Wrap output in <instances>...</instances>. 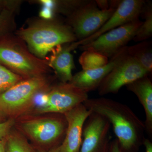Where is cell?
Returning <instances> with one entry per match:
<instances>
[{
	"label": "cell",
	"instance_id": "8992f818",
	"mask_svg": "<svg viewBox=\"0 0 152 152\" xmlns=\"http://www.w3.org/2000/svg\"><path fill=\"white\" fill-rule=\"evenodd\" d=\"M87 93L68 83L52 85L42 94V102L35 109L36 114H64L88 99Z\"/></svg>",
	"mask_w": 152,
	"mask_h": 152
},
{
	"label": "cell",
	"instance_id": "83f0119b",
	"mask_svg": "<svg viewBox=\"0 0 152 152\" xmlns=\"http://www.w3.org/2000/svg\"><path fill=\"white\" fill-rule=\"evenodd\" d=\"M143 145L145 147V152H152V142L151 140L145 138Z\"/></svg>",
	"mask_w": 152,
	"mask_h": 152
},
{
	"label": "cell",
	"instance_id": "4fadbf2b",
	"mask_svg": "<svg viewBox=\"0 0 152 152\" xmlns=\"http://www.w3.org/2000/svg\"><path fill=\"white\" fill-rule=\"evenodd\" d=\"M128 46L122 49L111 58L108 63L102 67L82 70L73 75L69 83L87 93L97 89L107 75L120 61L128 54Z\"/></svg>",
	"mask_w": 152,
	"mask_h": 152
},
{
	"label": "cell",
	"instance_id": "5bb4252c",
	"mask_svg": "<svg viewBox=\"0 0 152 152\" xmlns=\"http://www.w3.org/2000/svg\"><path fill=\"white\" fill-rule=\"evenodd\" d=\"M77 48L75 42L60 45L52 50L48 59L49 66L62 83L70 82L72 78V70L75 65L71 52Z\"/></svg>",
	"mask_w": 152,
	"mask_h": 152
},
{
	"label": "cell",
	"instance_id": "30bf717a",
	"mask_svg": "<svg viewBox=\"0 0 152 152\" xmlns=\"http://www.w3.org/2000/svg\"><path fill=\"white\" fill-rule=\"evenodd\" d=\"M111 126L104 117L92 112L84 124L79 152H108L111 141Z\"/></svg>",
	"mask_w": 152,
	"mask_h": 152
},
{
	"label": "cell",
	"instance_id": "603a6c76",
	"mask_svg": "<svg viewBox=\"0 0 152 152\" xmlns=\"http://www.w3.org/2000/svg\"><path fill=\"white\" fill-rule=\"evenodd\" d=\"M16 120L8 119L0 123V141L6 138L15 125Z\"/></svg>",
	"mask_w": 152,
	"mask_h": 152
},
{
	"label": "cell",
	"instance_id": "5b68a950",
	"mask_svg": "<svg viewBox=\"0 0 152 152\" xmlns=\"http://www.w3.org/2000/svg\"><path fill=\"white\" fill-rule=\"evenodd\" d=\"M19 127L24 136L37 145L58 147L65 136L67 122L64 114H52L23 120Z\"/></svg>",
	"mask_w": 152,
	"mask_h": 152
},
{
	"label": "cell",
	"instance_id": "4316f807",
	"mask_svg": "<svg viewBox=\"0 0 152 152\" xmlns=\"http://www.w3.org/2000/svg\"><path fill=\"white\" fill-rule=\"evenodd\" d=\"M96 4L98 8L101 10H107L110 9V2L107 0H96Z\"/></svg>",
	"mask_w": 152,
	"mask_h": 152
},
{
	"label": "cell",
	"instance_id": "8fae6325",
	"mask_svg": "<svg viewBox=\"0 0 152 152\" xmlns=\"http://www.w3.org/2000/svg\"><path fill=\"white\" fill-rule=\"evenodd\" d=\"M145 1L143 0L121 1L116 10L110 18L92 35L75 42L77 48L88 43L109 31L139 19Z\"/></svg>",
	"mask_w": 152,
	"mask_h": 152
},
{
	"label": "cell",
	"instance_id": "44dd1931",
	"mask_svg": "<svg viewBox=\"0 0 152 152\" xmlns=\"http://www.w3.org/2000/svg\"><path fill=\"white\" fill-rule=\"evenodd\" d=\"M87 1L88 0H53V11L55 15L61 14L66 17Z\"/></svg>",
	"mask_w": 152,
	"mask_h": 152
},
{
	"label": "cell",
	"instance_id": "4dcf8cb0",
	"mask_svg": "<svg viewBox=\"0 0 152 152\" xmlns=\"http://www.w3.org/2000/svg\"><path fill=\"white\" fill-rule=\"evenodd\" d=\"M7 120V119L5 118H4V117L0 115V123H2L3 122L5 121H6Z\"/></svg>",
	"mask_w": 152,
	"mask_h": 152
},
{
	"label": "cell",
	"instance_id": "cb8c5ba5",
	"mask_svg": "<svg viewBox=\"0 0 152 152\" xmlns=\"http://www.w3.org/2000/svg\"><path fill=\"white\" fill-rule=\"evenodd\" d=\"M39 14V17L44 19H51L56 16L52 8L45 6H42Z\"/></svg>",
	"mask_w": 152,
	"mask_h": 152
},
{
	"label": "cell",
	"instance_id": "d6986e66",
	"mask_svg": "<svg viewBox=\"0 0 152 152\" xmlns=\"http://www.w3.org/2000/svg\"><path fill=\"white\" fill-rule=\"evenodd\" d=\"M145 21L139 28L133 40L136 42L147 40L152 36V5L151 2H145L142 9Z\"/></svg>",
	"mask_w": 152,
	"mask_h": 152
},
{
	"label": "cell",
	"instance_id": "52a82bcc",
	"mask_svg": "<svg viewBox=\"0 0 152 152\" xmlns=\"http://www.w3.org/2000/svg\"><path fill=\"white\" fill-rule=\"evenodd\" d=\"M116 9L101 10L98 8L96 1L88 0L66 17L64 21L72 30L77 41H80L99 29Z\"/></svg>",
	"mask_w": 152,
	"mask_h": 152
},
{
	"label": "cell",
	"instance_id": "f546056e",
	"mask_svg": "<svg viewBox=\"0 0 152 152\" xmlns=\"http://www.w3.org/2000/svg\"><path fill=\"white\" fill-rule=\"evenodd\" d=\"M58 147H55L52 148H51L50 149L49 151H37L34 152V151L33 152H57L58 151Z\"/></svg>",
	"mask_w": 152,
	"mask_h": 152
},
{
	"label": "cell",
	"instance_id": "f1b7e54d",
	"mask_svg": "<svg viewBox=\"0 0 152 152\" xmlns=\"http://www.w3.org/2000/svg\"><path fill=\"white\" fill-rule=\"evenodd\" d=\"M7 137L0 141V152H6V143Z\"/></svg>",
	"mask_w": 152,
	"mask_h": 152
},
{
	"label": "cell",
	"instance_id": "d4e9b609",
	"mask_svg": "<svg viewBox=\"0 0 152 152\" xmlns=\"http://www.w3.org/2000/svg\"><path fill=\"white\" fill-rule=\"evenodd\" d=\"M108 152H123L117 139L111 141Z\"/></svg>",
	"mask_w": 152,
	"mask_h": 152
},
{
	"label": "cell",
	"instance_id": "9c48e42d",
	"mask_svg": "<svg viewBox=\"0 0 152 152\" xmlns=\"http://www.w3.org/2000/svg\"><path fill=\"white\" fill-rule=\"evenodd\" d=\"M149 74L137 61L128 54L105 77L98 87L99 94L103 96L117 94L124 86Z\"/></svg>",
	"mask_w": 152,
	"mask_h": 152
},
{
	"label": "cell",
	"instance_id": "277c9868",
	"mask_svg": "<svg viewBox=\"0 0 152 152\" xmlns=\"http://www.w3.org/2000/svg\"><path fill=\"white\" fill-rule=\"evenodd\" d=\"M57 79L50 75L24 79L0 95V115L15 120L31 109L37 97L46 91Z\"/></svg>",
	"mask_w": 152,
	"mask_h": 152
},
{
	"label": "cell",
	"instance_id": "ffe728a7",
	"mask_svg": "<svg viewBox=\"0 0 152 152\" xmlns=\"http://www.w3.org/2000/svg\"><path fill=\"white\" fill-rule=\"evenodd\" d=\"M79 59L83 70L94 69L102 67L108 63L109 58L93 51H83Z\"/></svg>",
	"mask_w": 152,
	"mask_h": 152
},
{
	"label": "cell",
	"instance_id": "2e32d148",
	"mask_svg": "<svg viewBox=\"0 0 152 152\" xmlns=\"http://www.w3.org/2000/svg\"><path fill=\"white\" fill-rule=\"evenodd\" d=\"M128 54L132 57L149 73L152 70V42L147 40L128 47Z\"/></svg>",
	"mask_w": 152,
	"mask_h": 152
},
{
	"label": "cell",
	"instance_id": "e0dca14e",
	"mask_svg": "<svg viewBox=\"0 0 152 152\" xmlns=\"http://www.w3.org/2000/svg\"><path fill=\"white\" fill-rule=\"evenodd\" d=\"M31 146L20 131L13 130L7 137L6 152H33Z\"/></svg>",
	"mask_w": 152,
	"mask_h": 152
},
{
	"label": "cell",
	"instance_id": "484cf974",
	"mask_svg": "<svg viewBox=\"0 0 152 152\" xmlns=\"http://www.w3.org/2000/svg\"><path fill=\"white\" fill-rule=\"evenodd\" d=\"M16 2V0H0V13L6 8L13 7Z\"/></svg>",
	"mask_w": 152,
	"mask_h": 152
},
{
	"label": "cell",
	"instance_id": "3957f363",
	"mask_svg": "<svg viewBox=\"0 0 152 152\" xmlns=\"http://www.w3.org/2000/svg\"><path fill=\"white\" fill-rule=\"evenodd\" d=\"M0 64L24 79L47 75L52 72L48 59L36 57L15 33L0 37Z\"/></svg>",
	"mask_w": 152,
	"mask_h": 152
},
{
	"label": "cell",
	"instance_id": "7c38bea8",
	"mask_svg": "<svg viewBox=\"0 0 152 152\" xmlns=\"http://www.w3.org/2000/svg\"><path fill=\"white\" fill-rule=\"evenodd\" d=\"M92 113L83 104L64 114L67 122V128L64 140L57 152H79L83 141L84 124Z\"/></svg>",
	"mask_w": 152,
	"mask_h": 152
},
{
	"label": "cell",
	"instance_id": "ac0fdd59",
	"mask_svg": "<svg viewBox=\"0 0 152 152\" xmlns=\"http://www.w3.org/2000/svg\"><path fill=\"white\" fill-rule=\"evenodd\" d=\"M20 8L18 7H10L0 13V37L16 31V16Z\"/></svg>",
	"mask_w": 152,
	"mask_h": 152
},
{
	"label": "cell",
	"instance_id": "7402d4cb",
	"mask_svg": "<svg viewBox=\"0 0 152 152\" xmlns=\"http://www.w3.org/2000/svg\"><path fill=\"white\" fill-rule=\"evenodd\" d=\"M23 79L0 64V95Z\"/></svg>",
	"mask_w": 152,
	"mask_h": 152
},
{
	"label": "cell",
	"instance_id": "6da1fadb",
	"mask_svg": "<svg viewBox=\"0 0 152 152\" xmlns=\"http://www.w3.org/2000/svg\"><path fill=\"white\" fill-rule=\"evenodd\" d=\"M83 104L108 121L123 152H139L145 138V127L129 107L104 97L88 98Z\"/></svg>",
	"mask_w": 152,
	"mask_h": 152
},
{
	"label": "cell",
	"instance_id": "7a4b0ae2",
	"mask_svg": "<svg viewBox=\"0 0 152 152\" xmlns=\"http://www.w3.org/2000/svg\"><path fill=\"white\" fill-rule=\"evenodd\" d=\"M15 34L26 43L32 53L43 59L56 47L77 41L70 27L56 16L50 19H28L26 26Z\"/></svg>",
	"mask_w": 152,
	"mask_h": 152
},
{
	"label": "cell",
	"instance_id": "ba28073f",
	"mask_svg": "<svg viewBox=\"0 0 152 152\" xmlns=\"http://www.w3.org/2000/svg\"><path fill=\"white\" fill-rule=\"evenodd\" d=\"M142 22L139 19L109 31L88 43L79 47L82 51L97 52L107 58L116 54L133 39Z\"/></svg>",
	"mask_w": 152,
	"mask_h": 152
},
{
	"label": "cell",
	"instance_id": "9a60e30c",
	"mask_svg": "<svg viewBox=\"0 0 152 152\" xmlns=\"http://www.w3.org/2000/svg\"><path fill=\"white\" fill-rule=\"evenodd\" d=\"M148 75L139 78L126 86L129 91L137 96L142 106L145 113V121L144 122L145 131L150 137L152 138V83Z\"/></svg>",
	"mask_w": 152,
	"mask_h": 152
}]
</instances>
